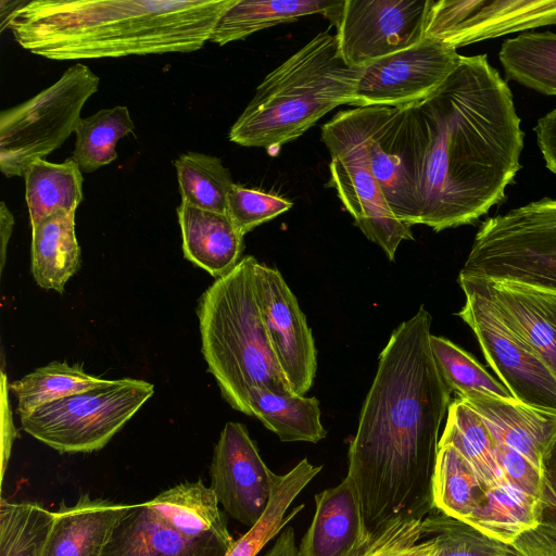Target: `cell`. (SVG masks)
I'll return each instance as SVG.
<instances>
[{"instance_id":"1","label":"cell","mask_w":556,"mask_h":556,"mask_svg":"<svg viewBox=\"0 0 556 556\" xmlns=\"http://www.w3.org/2000/svg\"><path fill=\"white\" fill-rule=\"evenodd\" d=\"M402 109L418 225L473 224L503 202L525 134L508 84L485 54L460 55L434 92Z\"/></svg>"},{"instance_id":"2","label":"cell","mask_w":556,"mask_h":556,"mask_svg":"<svg viewBox=\"0 0 556 556\" xmlns=\"http://www.w3.org/2000/svg\"><path fill=\"white\" fill-rule=\"evenodd\" d=\"M431 321L421 305L393 330L349 446L348 476L370 540L394 521L424 519L435 509L439 431L453 391L432 354Z\"/></svg>"},{"instance_id":"3","label":"cell","mask_w":556,"mask_h":556,"mask_svg":"<svg viewBox=\"0 0 556 556\" xmlns=\"http://www.w3.org/2000/svg\"><path fill=\"white\" fill-rule=\"evenodd\" d=\"M237 0H33L5 28L28 52L54 60L193 52Z\"/></svg>"},{"instance_id":"4","label":"cell","mask_w":556,"mask_h":556,"mask_svg":"<svg viewBox=\"0 0 556 556\" xmlns=\"http://www.w3.org/2000/svg\"><path fill=\"white\" fill-rule=\"evenodd\" d=\"M358 68L339 56L336 35L321 31L273 70L229 130L243 147L278 148L354 99Z\"/></svg>"},{"instance_id":"5","label":"cell","mask_w":556,"mask_h":556,"mask_svg":"<svg viewBox=\"0 0 556 556\" xmlns=\"http://www.w3.org/2000/svg\"><path fill=\"white\" fill-rule=\"evenodd\" d=\"M257 260L244 256L202 294L198 318L202 353L228 404L248 416V394L262 387L292 394L263 323L255 291Z\"/></svg>"},{"instance_id":"6","label":"cell","mask_w":556,"mask_h":556,"mask_svg":"<svg viewBox=\"0 0 556 556\" xmlns=\"http://www.w3.org/2000/svg\"><path fill=\"white\" fill-rule=\"evenodd\" d=\"M458 277L556 293V199L533 201L484 220Z\"/></svg>"},{"instance_id":"7","label":"cell","mask_w":556,"mask_h":556,"mask_svg":"<svg viewBox=\"0 0 556 556\" xmlns=\"http://www.w3.org/2000/svg\"><path fill=\"white\" fill-rule=\"evenodd\" d=\"M99 77L83 63L29 100L0 114V169L23 177L26 168L59 149L75 132L87 100L98 91Z\"/></svg>"},{"instance_id":"8","label":"cell","mask_w":556,"mask_h":556,"mask_svg":"<svg viewBox=\"0 0 556 556\" xmlns=\"http://www.w3.org/2000/svg\"><path fill=\"white\" fill-rule=\"evenodd\" d=\"M146 380L122 378L48 403L22 416L24 431L60 453H91L109 441L153 395Z\"/></svg>"},{"instance_id":"9","label":"cell","mask_w":556,"mask_h":556,"mask_svg":"<svg viewBox=\"0 0 556 556\" xmlns=\"http://www.w3.org/2000/svg\"><path fill=\"white\" fill-rule=\"evenodd\" d=\"M331 155L330 181L355 225L377 243L390 261L403 240H413L409 225L400 220L372 175L365 147L344 111L321 127Z\"/></svg>"},{"instance_id":"10","label":"cell","mask_w":556,"mask_h":556,"mask_svg":"<svg viewBox=\"0 0 556 556\" xmlns=\"http://www.w3.org/2000/svg\"><path fill=\"white\" fill-rule=\"evenodd\" d=\"M465 304L457 315L471 328L482 353L513 397L556 414V376L527 341L501 316L493 303L459 280Z\"/></svg>"},{"instance_id":"11","label":"cell","mask_w":556,"mask_h":556,"mask_svg":"<svg viewBox=\"0 0 556 556\" xmlns=\"http://www.w3.org/2000/svg\"><path fill=\"white\" fill-rule=\"evenodd\" d=\"M430 0H343L325 16L337 27L339 56L354 68L424 39Z\"/></svg>"},{"instance_id":"12","label":"cell","mask_w":556,"mask_h":556,"mask_svg":"<svg viewBox=\"0 0 556 556\" xmlns=\"http://www.w3.org/2000/svg\"><path fill=\"white\" fill-rule=\"evenodd\" d=\"M460 55L430 38L358 68L352 105L405 108L428 98L452 74Z\"/></svg>"},{"instance_id":"13","label":"cell","mask_w":556,"mask_h":556,"mask_svg":"<svg viewBox=\"0 0 556 556\" xmlns=\"http://www.w3.org/2000/svg\"><path fill=\"white\" fill-rule=\"evenodd\" d=\"M556 24V0H430L424 38L453 49Z\"/></svg>"},{"instance_id":"14","label":"cell","mask_w":556,"mask_h":556,"mask_svg":"<svg viewBox=\"0 0 556 556\" xmlns=\"http://www.w3.org/2000/svg\"><path fill=\"white\" fill-rule=\"evenodd\" d=\"M344 112L365 147L369 168L391 210L407 225H418L403 109L365 106Z\"/></svg>"},{"instance_id":"15","label":"cell","mask_w":556,"mask_h":556,"mask_svg":"<svg viewBox=\"0 0 556 556\" xmlns=\"http://www.w3.org/2000/svg\"><path fill=\"white\" fill-rule=\"evenodd\" d=\"M255 291L266 332L277 362L294 394L312 387L316 348L306 317L280 271L255 265Z\"/></svg>"},{"instance_id":"16","label":"cell","mask_w":556,"mask_h":556,"mask_svg":"<svg viewBox=\"0 0 556 556\" xmlns=\"http://www.w3.org/2000/svg\"><path fill=\"white\" fill-rule=\"evenodd\" d=\"M211 488L226 513L252 528L266 510L276 473L240 422L223 428L210 465Z\"/></svg>"},{"instance_id":"17","label":"cell","mask_w":556,"mask_h":556,"mask_svg":"<svg viewBox=\"0 0 556 556\" xmlns=\"http://www.w3.org/2000/svg\"><path fill=\"white\" fill-rule=\"evenodd\" d=\"M232 536H187L170 526L147 502L129 504L101 556H225Z\"/></svg>"},{"instance_id":"18","label":"cell","mask_w":556,"mask_h":556,"mask_svg":"<svg viewBox=\"0 0 556 556\" xmlns=\"http://www.w3.org/2000/svg\"><path fill=\"white\" fill-rule=\"evenodd\" d=\"M371 540L357 488L350 476L315 495V514L299 556H361Z\"/></svg>"},{"instance_id":"19","label":"cell","mask_w":556,"mask_h":556,"mask_svg":"<svg viewBox=\"0 0 556 556\" xmlns=\"http://www.w3.org/2000/svg\"><path fill=\"white\" fill-rule=\"evenodd\" d=\"M488 298L556 376V293L511 281L459 278Z\"/></svg>"},{"instance_id":"20","label":"cell","mask_w":556,"mask_h":556,"mask_svg":"<svg viewBox=\"0 0 556 556\" xmlns=\"http://www.w3.org/2000/svg\"><path fill=\"white\" fill-rule=\"evenodd\" d=\"M129 504L83 494L74 505L62 501L40 556H101L111 534L126 515Z\"/></svg>"},{"instance_id":"21","label":"cell","mask_w":556,"mask_h":556,"mask_svg":"<svg viewBox=\"0 0 556 556\" xmlns=\"http://www.w3.org/2000/svg\"><path fill=\"white\" fill-rule=\"evenodd\" d=\"M465 401L482 419L494 443L506 446L540 468L541 458L556 434V414L515 399L470 393Z\"/></svg>"},{"instance_id":"22","label":"cell","mask_w":556,"mask_h":556,"mask_svg":"<svg viewBox=\"0 0 556 556\" xmlns=\"http://www.w3.org/2000/svg\"><path fill=\"white\" fill-rule=\"evenodd\" d=\"M185 257L216 279L241 260L243 235L227 214L180 202L177 207Z\"/></svg>"},{"instance_id":"23","label":"cell","mask_w":556,"mask_h":556,"mask_svg":"<svg viewBox=\"0 0 556 556\" xmlns=\"http://www.w3.org/2000/svg\"><path fill=\"white\" fill-rule=\"evenodd\" d=\"M79 264L75 212L58 211L31 226V271L39 287L62 293Z\"/></svg>"},{"instance_id":"24","label":"cell","mask_w":556,"mask_h":556,"mask_svg":"<svg viewBox=\"0 0 556 556\" xmlns=\"http://www.w3.org/2000/svg\"><path fill=\"white\" fill-rule=\"evenodd\" d=\"M248 406L250 416L256 417L283 442L317 443L327 434L316 397L255 387L248 394Z\"/></svg>"},{"instance_id":"25","label":"cell","mask_w":556,"mask_h":556,"mask_svg":"<svg viewBox=\"0 0 556 556\" xmlns=\"http://www.w3.org/2000/svg\"><path fill=\"white\" fill-rule=\"evenodd\" d=\"M170 526L187 536H230L211 486L200 479L176 484L147 502Z\"/></svg>"},{"instance_id":"26","label":"cell","mask_w":556,"mask_h":556,"mask_svg":"<svg viewBox=\"0 0 556 556\" xmlns=\"http://www.w3.org/2000/svg\"><path fill=\"white\" fill-rule=\"evenodd\" d=\"M338 3L329 0H237L218 20L210 41L224 46L305 15H325Z\"/></svg>"},{"instance_id":"27","label":"cell","mask_w":556,"mask_h":556,"mask_svg":"<svg viewBox=\"0 0 556 556\" xmlns=\"http://www.w3.org/2000/svg\"><path fill=\"white\" fill-rule=\"evenodd\" d=\"M464 522L491 539L510 544L539 526V502L504 481L485 490L481 502Z\"/></svg>"},{"instance_id":"28","label":"cell","mask_w":556,"mask_h":556,"mask_svg":"<svg viewBox=\"0 0 556 556\" xmlns=\"http://www.w3.org/2000/svg\"><path fill=\"white\" fill-rule=\"evenodd\" d=\"M30 225L58 211L76 212L83 201V174L70 157L63 163L34 161L23 174Z\"/></svg>"},{"instance_id":"29","label":"cell","mask_w":556,"mask_h":556,"mask_svg":"<svg viewBox=\"0 0 556 556\" xmlns=\"http://www.w3.org/2000/svg\"><path fill=\"white\" fill-rule=\"evenodd\" d=\"M321 468L323 466H314L307 458H303L289 472L276 475L263 516L243 535L233 540L225 556H256L304 508V504H301L286 515L295 497Z\"/></svg>"},{"instance_id":"30","label":"cell","mask_w":556,"mask_h":556,"mask_svg":"<svg viewBox=\"0 0 556 556\" xmlns=\"http://www.w3.org/2000/svg\"><path fill=\"white\" fill-rule=\"evenodd\" d=\"M439 445L453 446L485 489L506 481L496 460L492 435L481 417L459 397L450 404Z\"/></svg>"},{"instance_id":"31","label":"cell","mask_w":556,"mask_h":556,"mask_svg":"<svg viewBox=\"0 0 556 556\" xmlns=\"http://www.w3.org/2000/svg\"><path fill=\"white\" fill-rule=\"evenodd\" d=\"M498 59L508 78L542 94L556 96V33L526 31L508 38Z\"/></svg>"},{"instance_id":"32","label":"cell","mask_w":556,"mask_h":556,"mask_svg":"<svg viewBox=\"0 0 556 556\" xmlns=\"http://www.w3.org/2000/svg\"><path fill=\"white\" fill-rule=\"evenodd\" d=\"M109 382L89 375L78 365L52 362L37 368L18 380L8 383L17 401L20 417L33 413L42 405L85 392Z\"/></svg>"},{"instance_id":"33","label":"cell","mask_w":556,"mask_h":556,"mask_svg":"<svg viewBox=\"0 0 556 556\" xmlns=\"http://www.w3.org/2000/svg\"><path fill=\"white\" fill-rule=\"evenodd\" d=\"M135 129L127 106L116 105L80 118L72 159L81 172L92 173L116 160V143Z\"/></svg>"},{"instance_id":"34","label":"cell","mask_w":556,"mask_h":556,"mask_svg":"<svg viewBox=\"0 0 556 556\" xmlns=\"http://www.w3.org/2000/svg\"><path fill=\"white\" fill-rule=\"evenodd\" d=\"M485 490L453 446L439 445L433 476V503L438 511L465 521L481 502Z\"/></svg>"},{"instance_id":"35","label":"cell","mask_w":556,"mask_h":556,"mask_svg":"<svg viewBox=\"0 0 556 556\" xmlns=\"http://www.w3.org/2000/svg\"><path fill=\"white\" fill-rule=\"evenodd\" d=\"M181 202L227 214V195L235 184L220 159L198 152L180 154L174 162Z\"/></svg>"},{"instance_id":"36","label":"cell","mask_w":556,"mask_h":556,"mask_svg":"<svg viewBox=\"0 0 556 556\" xmlns=\"http://www.w3.org/2000/svg\"><path fill=\"white\" fill-rule=\"evenodd\" d=\"M437 366L444 380L458 395L483 393L501 399H514L507 388L492 377L468 352L443 337L430 336Z\"/></svg>"},{"instance_id":"37","label":"cell","mask_w":556,"mask_h":556,"mask_svg":"<svg viewBox=\"0 0 556 556\" xmlns=\"http://www.w3.org/2000/svg\"><path fill=\"white\" fill-rule=\"evenodd\" d=\"M52 511L34 502H0V556H40Z\"/></svg>"},{"instance_id":"38","label":"cell","mask_w":556,"mask_h":556,"mask_svg":"<svg viewBox=\"0 0 556 556\" xmlns=\"http://www.w3.org/2000/svg\"><path fill=\"white\" fill-rule=\"evenodd\" d=\"M424 538L435 543L433 556H517L510 544L484 535L472 526L440 511L421 521Z\"/></svg>"},{"instance_id":"39","label":"cell","mask_w":556,"mask_h":556,"mask_svg":"<svg viewBox=\"0 0 556 556\" xmlns=\"http://www.w3.org/2000/svg\"><path fill=\"white\" fill-rule=\"evenodd\" d=\"M292 206L293 203L285 198L238 184L231 186L227 195V215L243 236Z\"/></svg>"},{"instance_id":"40","label":"cell","mask_w":556,"mask_h":556,"mask_svg":"<svg viewBox=\"0 0 556 556\" xmlns=\"http://www.w3.org/2000/svg\"><path fill=\"white\" fill-rule=\"evenodd\" d=\"M421 521L404 518L392 522L369 542L361 556H432L434 541L427 538L419 542L424 538Z\"/></svg>"},{"instance_id":"41","label":"cell","mask_w":556,"mask_h":556,"mask_svg":"<svg viewBox=\"0 0 556 556\" xmlns=\"http://www.w3.org/2000/svg\"><path fill=\"white\" fill-rule=\"evenodd\" d=\"M497 464L507 482L539 498L541 471L528 458L503 445L495 444Z\"/></svg>"},{"instance_id":"42","label":"cell","mask_w":556,"mask_h":556,"mask_svg":"<svg viewBox=\"0 0 556 556\" xmlns=\"http://www.w3.org/2000/svg\"><path fill=\"white\" fill-rule=\"evenodd\" d=\"M539 526L556 538V434L541 458Z\"/></svg>"},{"instance_id":"43","label":"cell","mask_w":556,"mask_h":556,"mask_svg":"<svg viewBox=\"0 0 556 556\" xmlns=\"http://www.w3.org/2000/svg\"><path fill=\"white\" fill-rule=\"evenodd\" d=\"M510 545L517 556H556V538L540 526L520 534Z\"/></svg>"},{"instance_id":"44","label":"cell","mask_w":556,"mask_h":556,"mask_svg":"<svg viewBox=\"0 0 556 556\" xmlns=\"http://www.w3.org/2000/svg\"><path fill=\"white\" fill-rule=\"evenodd\" d=\"M534 131L545 165L556 175V109L539 118Z\"/></svg>"},{"instance_id":"45","label":"cell","mask_w":556,"mask_h":556,"mask_svg":"<svg viewBox=\"0 0 556 556\" xmlns=\"http://www.w3.org/2000/svg\"><path fill=\"white\" fill-rule=\"evenodd\" d=\"M5 375L2 374V435H1V483L4 480V473L11 455L12 444L17 435L16 429L13 425L10 401L7 396Z\"/></svg>"},{"instance_id":"46","label":"cell","mask_w":556,"mask_h":556,"mask_svg":"<svg viewBox=\"0 0 556 556\" xmlns=\"http://www.w3.org/2000/svg\"><path fill=\"white\" fill-rule=\"evenodd\" d=\"M265 556H299L293 528H283Z\"/></svg>"},{"instance_id":"47","label":"cell","mask_w":556,"mask_h":556,"mask_svg":"<svg viewBox=\"0 0 556 556\" xmlns=\"http://www.w3.org/2000/svg\"><path fill=\"white\" fill-rule=\"evenodd\" d=\"M13 226L14 216L2 201L0 205L1 268L4 266L7 247L12 235Z\"/></svg>"},{"instance_id":"48","label":"cell","mask_w":556,"mask_h":556,"mask_svg":"<svg viewBox=\"0 0 556 556\" xmlns=\"http://www.w3.org/2000/svg\"><path fill=\"white\" fill-rule=\"evenodd\" d=\"M27 1H24V0H17V1H5V0H1L0 1V10H1V31H3L5 29V26L9 22V20L11 18V16L17 11L20 10L23 5H25Z\"/></svg>"},{"instance_id":"49","label":"cell","mask_w":556,"mask_h":556,"mask_svg":"<svg viewBox=\"0 0 556 556\" xmlns=\"http://www.w3.org/2000/svg\"><path fill=\"white\" fill-rule=\"evenodd\" d=\"M433 556V555H432Z\"/></svg>"}]
</instances>
